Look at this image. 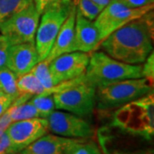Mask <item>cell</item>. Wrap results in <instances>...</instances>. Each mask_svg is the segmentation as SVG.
<instances>
[{"label": "cell", "instance_id": "cell-1", "mask_svg": "<svg viewBox=\"0 0 154 154\" xmlns=\"http://www.w3.org/2000/svg\"><path fill=\"white\" fill-rule=\"evenodd\" d=\"M153 13L127 23L99 44L102 51L128 64H142L153 51Z\"/></svg>", "mask_w": 154, "mask_h": 154}, {"label": "cell", "instance_id": "cell-2", "mask_svg": "<svg viewBox=\"0 0 154 154\" xmlns=\"http://www.w3.org/2000/svg\"><path fill=\"white\" fill-rule=\"evenodd\" d=\"M55 108L85 117L96 107V87L83 76L54 86L50 91Z\"/></svg>", "mask_w": 154, "mask_h": 154}, {"label": "cell", "instance_id": "cell-3", "mask_svg": "<svg viewBox=\"0 0 154 154\" xmlns=\"http://www.w3.org/2000/svg\"><path fill=\"white\" fill-rule=\"evenodd\" d=\"M142 77V64H128L107 55L103 51L90 53L85 80L96 88L107 83Z\"/></svg>", "mask_w": 154, "mask_h": 154}, {"label": "cell", "instance_id": "cell-4", "mask_svg": "<svg viewBox=\"0 0 154 154\" xmlns=\"http://www.w3.org/2000/svg\"><path fill=\"white\" fill-rule=\"evenodd\" d=\"M153 82L140 77L107 83L96 88V105L101 110L116 108L148 95Z\"/></svg>", "mask_w": 154, "mask_h": 154}, {"label": "cell", "instance_id": "cell-5", "mask_svg": "<svg viewBox=\"0 0 154 154\" xmlns=\"http://www.w3.org/2000/svg\"><path fill=\"white\" fill-rule=\"evenodd\" d=\"M152 10L153 5L141 8H129L119 0H110L108 5L100 11L94 21L98 29L99 44L114 31L128 22L143 17Z\"/></svg>", "mask_w": 154, "mask_h": 154}, {"label": "cell", "instance_id": "cell-6", "mask_svg": "<svg viewBox=\"0 0 154 154\" xmlns=\"http://www.w3.org/2000/svg\"><path fill=\"white\" fill-rule=\"evenodd\" d=\"M70 5L59 4L40 15L34 43L38 56V62L44 60L49 54L62 25L69 16Z\"/></svg>", "mask_w": 154, "mask_h": 154}, {"label": "cell", "instance_id": "cell-7", "mask_svg": "<svg viewBox=\"0 0 154 154\" xmlns=\"http://www.w3.org/2000/svg\"><path fill=\"white\" fill-rule=\"evenodd\" d=\"M40 14L32 3L0 23V33L12 45L34 42Z\"/></svg>", "mask_w": 154, "mask_h": 154}, {"label": "cell", "instance_id": "cell-8", "mask_svg": "<svg viewBox=\"0 0 154 154\" xmlns=\"http://www.w3.org/2000/svg\"><path fill=\"white\" fill-rule=\"evenodd\" d=\"M48 130L66 138L89 139L94 135L93 126L83 117L70 112L54 110L46 118Z\"/></svg>", "mask_w": 154, "mask_h": 154}, {"label": "cell", "instance_id": "cell-9", "mask_svg": "<svg viewBox=\"0 0 154 154\" xmlns=\"http://www.w3.org/2000/svg\"><path fill=\"white\" fill-rule=\"evenodd\" d=\"M90 54L72 51L58 56L49 63L54 86L83 76L87 71Z\"/></svg>", "mask_w": 154, "mask_h": 154}, {"label": "cell", "instance_id": "cell-10", "mask_svg": "<svg viewBox=\"0 0 154 154\" xmlns=\"http://www.w3.org/2000/svg\"><path fill=\"white\" fill-rule=\"evenodd\" d=\"M48 131L47 120L41 117L13 122L5 130L15 154L19 153Z\"/></svg>", "mask_w": 154, "mask_h": 154}, {"label": "cell", "instance_id": "cell-11", "mask_svg": "<svg viewBox=\"0 0 154 154\" xmlns=\"http://www.w3.org/2000/svg\"><path fill=\"white\" fill-rule=\"evenodd\" d=\"M38 63V56L34 42L12 45L10 47L6 66L17 76L29 72Z\"/></svg>", "mask_w": 154, "mask_h": 154}, {"label": "cell", "instance_id": "cell-12", "mask_svg": "<svg viewBox=\"0 0 154 154\" xmlns=\"http://www.w3.org/2000/svg\"><path fill=\"white\" fill-rule=\"evenodd\" d=\"M99 46L98 29L90 21L76 12L75 23V51L92 53Z\"/></svg>", "mask_w": 154, "mask_h": 154}, {"label": "cell", "instance_id": "cell-13", "mask_svg": "<svg viewBox=\"0 0 154 154\" xmlns=\"http://www.w3.org/2000/svg\"><path fill=\"white\" fill-rule=\"evenodd\" d=\"M76 10L72 4L69 16L62 25L49 54L44 59L48 63L58 56L75 51V23Z\"/></svg>", "mask_w": 154, "mask_h": 154}, {"label": "cell", "instance_id": "cell-14", "mask_svg": "<svg viewBox=\"0 0 154 154\" xmlns=\"http://www.w3.org/2000/svg\"><path fill=\"white\" fill-rule=\"evenodd\" d=\"M76 140L45 134L17 154H65L67 148Z\"/></svg>", "mask_w": 154, "mask_h": 154}, {"label": "cell", "instance_id": "cell-15", "mask_svg": "<svg viewBox=\"0 0 154 154\" xmlns=\"http://www.w3.org/2000/svg\"><path fill=\"white\" fill-rule=\"evenodd\" d=\"M17 84L20 94H29L34 96L43 94L45 92L42 84L31 71L18 76Z\"/></svg>", "mask_w": 154, "mask_h": 154}, {"label": "cell", "instance_id": "cell-16", "mask_svg": "<svg viewBox=\"0 0 154 154\" xmlns=\"http://www.w3.org/2000/svg\"><path fill=\"white\" fill-rule=\"evenodd\" d=\"M17 75L6 66L0 69V90L13 101L20 96Z\"/></svg>", "mask_w": 154, "mask_h": 154}, {"label": "cell", "instance_id": "cell-17", "mask_svg": "<svg viewBox=\"0 0 154 154\" xmlns=\"http://www.w3.org/2000/svg\"><path fill=\"white\" fill-rule=\"evenodd\" d=\"M7 113L13 122L39 117L37 110L29 101L22 104H11Z\"/></svg>", "mask_w": 154, "mask_h": 154}, {"label": "cell", "instance_id": "cell-18", "mask_svg": "<svg viewBox=\"0 0 154 154\" xmlns=\"http://www.w3.org/2000/svg\"><path fill=\"white\" fill-rule=\"evenodd\" d=\"M28 101L35 107L41 118H47L56 109L52 95H34Z\"/></svg>", "mask_w": 154, "mask_h": 154}, {"label": "cell", "instance_id": "cell-19", "mask_svg": "<svg viewBox=\"0 0 154 154\" xmlns=\"http://www.w3.org/2000/svg\"><path fill=\"white\" fill-rule=\"evenodd\" d=\"M32 3L33 0H0V23Z\"/></svg>", "mask_w": 154, "mask_h": 154}, {"label": "cell", "instance_id": "cell-20", "mask_svg": "<svg viewBox=\"0 0 154 154\" xmlns=\"http://www.w3.org/2000/svg\"><path fill=\"white\" fill-rule=\"evenodd\" d=\"M30 71L37 77L39 82L45 89V92L43 94L48 95L50 91L54 88V83L49 69V63L45 60L40 61L34 65Z\"/></svg>", "mask_w": 154, "mask_h": 154}, {"label": "cell", "instance_id": "cell-21", "mask_svg": "<svg viewBox=\"0 0 154 154\" xmlns=\"http://www.w3.org/2000/svg\"><path fill=\"white\" fill-rule=\"evenodd\" d=\"M65 154H102L99 146L88 139H77L67 148Z\"/></svg>", "mask_w": 154, "mask_h": 154}, {"label": "cell", "instance_id": "cell-22", "mask_svg": "<svg viewBox=\"0 0 154 154\" xmlns=\"http://www.w3.org/2000/svg\"><path fill=\"white\" fill-rule=\"evenodd\" d=\"M72 4L78 14L90 21H94L102 11L91 0H74Z\"/></svg>", "mask_w": 154, "mask_h": 154}, {"label": "cell", "instance_id": "cell-23", "mask_svg": "<svg viewBox=\"0 0 154 154\" xmlns=\"http://www.w3.org/2000/svg\"><path fill=\"white\" fill-rule=\"evenodd\" d=\"M11 46V42L5 35H0V69L6 67L9 50Z\"/></svg>", "mask_w": 154, "mask_h": 154}, {"label": "cell", "instance_id": "cell-24", "mask_svg": "<svg viewBox=\"0 0 154 154\" xmlns=\"http://www.w3.org/2000/svg\"><path fill=\"white\" fill-rule=\"evenodd\" d=\"M142 77L153 82L154 79V54L153 51L147 57L142 63Z\"/></svg>", "mask_w": 154, "mask_h": 154}, {"label": "cell", "instance_id": "cell-25", "mask_svg": "<svg viewBox=\"0 0 154 154\" xmlns=\"http://www.w3.org/2000/svg\"><path fill=\"white\" fill-rule=\"evenodd\" d=\"M0 154H15L7 133L0 129Z\"/></svg>", "mask_w": 154, "mask_h": 154}, {"label": "cell", "instance_id": "cell-26", "mask_svg": "<svg viewBox=\"0 0 154 154\" xmlns=\"http://www.w3.org/2000/svg\"><path fill=\"white\" fill-rule=\"evenodd\" d=\"M33 3L40 15L50 8L61 4L60 0H33Z\"/></svg>", "mask_w": 154, "mask_h": 154}, {"label": "cell", "instance_id": "cell-27", "mask_svg": "<svg viewBox=\"0 0 154 154\" xmlns=\"http://www.w3.org/2000/svg\"><path fill=\"white\" fill-rule=\"evenodd\" d=\"M129 8H141L153 5L154 0H119Z\"/></svg>", "mask_w": 154, "mask_h": 154}, {"label": "cell", "instance_id": "cell-28", "mask_svg": "<svg viewBox=\"0 0 154 154\" xmlns=\"http://www.w3.org/2000/svg\"><path fill=\"white\" fill-rule=\"evenodd\" d=\"M12 122H13V121L11 120V118L10 117V116L7 113V110H6L5 112L0 116V129L5 131L7 128L10 126Z\"/></svg>", "mask_w": 154, "mask_h": 154}, {"label": "cell", "instance_id": "cell-29", "mask_svg": "<svg viewBox=\"0 0 154 154\" xmlns=\"http://www.w3.org/2000/svg\"><path fill=\"white\" fill-rule=\"evenodd\" d=\"M12 102H13V100L9 97H5L0 100V116L9 109Z\"/></svg>", "mask_w": 154, "mask_h": 154}, {"label": "cell", "instance_id": "cell-30", "mask_svg": "<svg viewBox=\"0 0 154 154\" xmlns=\"http://www.w3.org/2000/svg\"><path fill=\"white\" fill-rule=\"evenodd\" d=\"M112 154H153L152 149H140L131 152H123V151H116Z\"/></svg>", "mask_w": 154, "mask_h": 154}, {"label": "cell", "instance_id": "cell-31", "mask_svg": "<svg viewBox=\"0 0 154 154\" xmlns=\"http://www.w3.org/2000/svg\"><path fill=\"white\" fill-rule=\"evenodd\" d=\"M91 1H93L95 5L99 6L101 10H103L105 6L108 5V4L110 2V0H91Z\"/></svg>", "mask_w": 154, "mask_h": 154}, {"label": "cell", "instance_id": "cell-32", "mask_svg": "<svg viewBox=\"0 0 154 154\" xmlns=\"http://www.w3.org/2000/svg\"><path fill=\"white\" fill-rule=\"evenodd\" d=\"M60 2L63 5H70L72 3V0H60Z\"/></svg>", "mask_w": 154, "mask_h": 154}, {"label": "cell", "instance_id": "cell-33", "mask_svg": "<svg viewBox=\"0 0 154 154\" xmlns=\"http://www.w3.org/2000/svg\"><path fill=\"white\" fill-rule=\"evenodd\" d=\"M5 97H8V96H6L5 94H4V93L0 90V100L2 99H4V98H5Z\"/></svg>", "mask_w": 154, "mask_h": 154}]
</instances>
